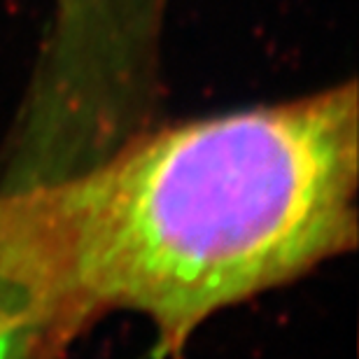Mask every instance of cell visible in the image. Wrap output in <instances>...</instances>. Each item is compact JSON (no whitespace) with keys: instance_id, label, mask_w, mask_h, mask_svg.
Masks as SVG:
<instances>
[{"instance_id":"obj_1","label":"cell","mask_w":359,"mask_h":359,"mask_svg":"<svg viewBox=\"0 0 359 359\" xmlns=\"http://www.w3.org/2000/svg\"><path fill=\"white\" fill-rule=\"evenodd\" d=\"M357 166L355 82L187 121L0 196V266L31 292L45 341L121 308L177 346L353 245Z\"/></svg>"},{"instance_id":"obj_2","label":"cell","mask_w":359,"mask_h":359,"mask_svg":"<svg viewBox=\"0 0 359 359\" xmlns=\"http://www.w3.org/2000/svg\"><path fill=\"white\" fill-rule=\"evenodd\" d=\"M42 325L31 292L0 266V359H38Z\"/></svg>"}]
</instances>
